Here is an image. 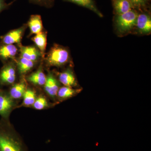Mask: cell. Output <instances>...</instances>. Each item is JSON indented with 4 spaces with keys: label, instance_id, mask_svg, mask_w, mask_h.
Returning <instances> with one entry per match:
<instances>
[{
    "label": "cell",
    "instance_id": "13",
    "mask_svg": "<svg viewBox=\"0 0 151 151\" xmlns=\"http://www.w3.org/2000/svg\"><path fill=\"white\" fill-rule=\"evenodd\" d=\"M27 89L26 81L23 79L16 84L12 85L8 92L12 98L17 100L22 98L24 94Z\"/></svg>",
    "mask_w": 151,
    "mask_h": 151
},
{
    "label": "cell",
    "instance_id": "17",
    "mask_svg": "<svg viewBox=\"0 0 151 151\" xmlns=\"http://www.w3.org/2000/svg\"><path fill=\"white\" fill-rule=\"evenodd\" d=\"M65 1L69 2L84 7L94 12L100 17H103V14L98 10L93 0H63Z\"/></svg>",
    "mask_w": 151,
    "mask_h": 151
},
{
    "label": "cell",
    "instance_id": "4",
    "mask_svg": "<svg viewBox=\"0 0 151 151\" xmlns=\"http://www.w3.org/2000/svg\"><path fill=\"white\" fill-rule=\"evenodd\" d=\"M17 100L11 97L8 91L0 89V116L1 119L9 120L11 113L18 108Z\"/></svg>",
    "mask_w": 151,
    "mask_h": 151
},
{
    "label": "cell",
    "instance_id": "18",
    "mask_svg": "<svg viewBox=\"0 0 151 151\" xmlns=\"http://www.w3.org/2000/svg\"><path fill=\"white\" fill-rule=\"evenodd\" d=\"M47 33L46 32H41L36 35L35 36L32 38L37 47L38 48L42 55V57L45 56L47 45Z\"/></svg>",
    "mask_w": 151,
    "mask_h": 151
},
{
    "label": "cell",
    "instance_id": "7",
    "mask_svg": "<svg viewBox=\"0 0 151 151\" xmlns=\"http://www.w3.org/2000/svg\"><path fill=\"white\" fill-rule=\"evenodd\" d=\"M27 27V24H24L21 27L17 29L12 30L4 35L1 36L0 38L1 42L0 44L13 45L14 43H17L19 46L21 45V42L22 37Z\"/></svg>",
    "mask_w": 151,
    "mask_h": 151
},
{
    "label": "cell",
    "instance_id": "21",
    "mask_svg": "<svg viewBox=\"0 0 151 151\" xmlns=\"http://www.w3.org/2000/svg\"><path fill=\"white\" fill-rule=\"evenodd\" d=\"M132 4V7L137 11L147 10L150 0H129Z\"/></svg>",
    "mask_w": 151,
    "mask_h": 151
},
{
    "label": "cell",
    "instance_id": "22",
    "mask_svg": "<svg viewBox=\"0 0 151 151\" xmlns=\"http://www.w3.org/2000/svg\"><path fill=\"white\" fill-rule=\"evenodd\" d=\"M50 105V104L47 102L45 97L43 96H40L37 97L32 107L36 110H42L49 108Z\"/></svg>",
    "mask_w": 151,
    "mask_h": 151
},
{
    "label": "cell",
    "instance_id": "3",
    "mask_svg": "<svg viewBox=\"0 0 151 151\" xmlns=\"http://www.w3.org/2000/svg\"><path fill=\"white\" fill-rule=\"evenodd\" d=\"M69 51L64 47L54 44L47 53L45 61L50 66L61 67L70 61Z\"/></svg>",
    "mask_w": 151,
    "mask_h": 151
},
{
    "label": "cell",
    "instance_id": "10",
    "mask_svg": "<svg viewBox=\"0 0 151 151\" xmlns=\"http://www.w3.org/2000/svg\"><path fill=\"white\" fill-rule=\"evenodd\" d=\"M19 47H20V57H22L36 63L41 57H42L40 51L35 47L24 46L22 45Z\"/></svg>",
    "mask_w": 151,
    "mask_h": 151
},
{
    "label": "cell",
    "instance_id": "12",
    "mask_svg": "<svg viewBox=\"0 0 151 151\" xmlns=\"http://www.w3.org/2000/svg\"><path fill=\"white\" fill-rule=\"evenodd\" d=\"M18 51L17 48L14 45L0 44V60L6 63L9 60L14 59Z\"/></svg>",
    "mask_w": 151,
    "mask_h": 151
},
{
    "label": "cell",
    "instance_id": "19",
    "mask_svg": "<svg viewBox=\"0 0 151 151\" xmlns=\"http://www.w3.org/2000/svg\"><path fill=\"white\" fill-rule=\"evenodd\" d=\"M35 63V62L20 57L17 63L19 73L21 75L26 74L33 68Z\"/></svg>",
    "mask_w": 151,
    "mask_h": 151
},
{
    "label": "cell",
    "instance_id": "1",
    "mask_svg": "<svg viewBox=\"0 0 151 151\" xmlns=\"http://www.w3.org/2000/svg\"><path fill=\"white\" fill-rule=\"evenodd\" d=\"M0 151H28L9 120L0 119Z\"/></svg>",
    "mask_w": 151,
    "mask_h": 151
},
{
    "label": "cell",
    "instance_id": "9",
    "mask_svg": "<svg viewBox=\"0 0 151 151\" xmlns=\"http://www.w3.org/2000/svg\"><path fill=\"white\" fill-rule=\"evenodd\" d=\"M58 80L64 86L78 88V84L75 74L71 68L69 67L58 73Z\"/></svg>",
    "mask_w": 151,
    "mask_h": 151
},
{
    "label": "cell",
    "instance_id": "2",
    "mask_svg": "<svg viewBox=\"0 0 151 151\" xmlns=\"http://www.w3.org/2000/svg\"><path fill=\"white\" fill-rule=\"evenodd\" d=\"M139 12L134 9L121 14L116 15L114 24L119 35H126L135 28Z\"/></svg>",
    "mask_w": 151,
    "mask_h": 151
},
{
    "label": "cell",
    "instance_id": "11",
    "mask_svg": "<svg viewBox=\"0 0 151 151\" xmlns=\"http://www.w3.org/2000/svg\"><path fill=\"white\" fill-rule=\"evenodd\" d=\"M82 88H73L68 86H60L57 95V99L59 102H62L75 97L82 91Z\"/></svg>",
    "mask_w": 151,
    "mask_h": 151
},
{
    "label": "cell",
    "instance_id": "8",
    "mask_svg": "<svg viewBox=\"0 0 151 151\" xmlns=\"http://www.w3.org/2000/svg\"><path fill=\"white\" fill-rule=\"evenodd\" d=\"M60 83L52 72H49L46 76V80L44 88L45 92L52 100L56 101L58 92L60 87Z\"/></svg>",
    "mask_w": 151,
    "mask_h": 151
},
{
    "label": "cell",
    "instance_id": "16",
    "mask_svg": "<svg viewBox=\"0 0 151 151\" xmlns=\"http://www.w3.org/2000/svg\"><path fill=\"white\" fill-rule=\"evenodd\" d=\"M114 14H121L132 9V4L129 0H111Z\"/></svg>",
    "mask_w": 151,
    "mask_h": 151
},
{
    "label": "cell",
    "instance_id": "20",
    "mask_svg": "<svg viewBox=\"0 0 151 151\" xmlns=\"http://www.w3.org/2000/svg\"><path fill=\"white\" fill-rule=\"evenodd\" d=\"M36 98V94L35 91L30 88H27L22 97V103L19 107H32Z\"/></svg>",
    "mask_w": 151,
    "mask_h": 151
},
{
    "label": "cell",
    "instance_id": "6",
    "mask_svg": "<svg viewBox=\"0 0 151 151\" xmlns=\"http://www.w3.org/2000/svg\"><path fill=\"white\" fill-rule=\"evenodd\" d=\"M138 14L135 28L138 34L147 35L151 32V17L147 10L140 12Z\"/></svg>",
    "mask_w": 151,
    "mask_h": 151
},
{
    "label": "cell",
    "instance_id": "24",
    "mask_svg": "<svg viewBox=\"0 0 151 151\" xmlns=\"http://www.w3.org/2000/svg\"><path fill=\"white\" fill-rule=\"evenodd\" d=\"M15 1L16 0H14L13 1L9 4H7L6 2V0H0V14L5 10L8 9Z\"/></svg>",
    "mask_w": 151,
    "mask_h": 151
},
{
    "label": "cell",
    "instance_id": "14",
    "mask_svg": "<svg viewBox=\"0 0 151 151\" xmlns=\"http://www.w3.org/2000/svg\"><path fill=\"white\" fill-rule=\"evenodd\" d=\"M28 81L37 86H44L46 80V76L44 73L42 65H41L38 69L27 76Z\"/></svg>",
    "mask_w": 151,
    "mask_h": 151
},
{
    "label": "cell",
    "instance_id": "15",
    "mask_svg": "<svg viewBox=\"0 0 151 151\" xmlns=\"http://www.w3.org/2000/svg\"><path fill=\"white\" fill-rule=\"evenodd\" d=\"M27 25L29 28L30 35L38 34L41 32L43 29L41 17L40 15L31 16Z\"/></svg>",
    "mask_w": 151,
    "mask_h": 151
},
{
    "label": "cell",
    "instance_id": "23",
    "mask_svg": "<svg viewBox=\"0 0 151 151\" xmlns=\"http://www.w3.org/2000/svg\"><path fill=\"white\" fill-rule=\"evenodd\" d=\"M29 1L30 3L50 8L54 5L55 0H29Z\"/></svg>",
    "mask_w": 151,
    "mask_h": 151
},
{
    "label": "cell",
    "instance_id": "5",
    "mask_svg": "<svg viewBox=\"0 0 151 151\" xmlns=\"http://www.w3.org/2000/svg\"><path fill=\"white\" fill-rule=\"evenodd\" d=\"M17 65L13 61H9L0 70V86H9L14 84L16 79Z\"/></svg>",
    "mask_w": 151,
    "mask_h": 151
}]
</instances>
